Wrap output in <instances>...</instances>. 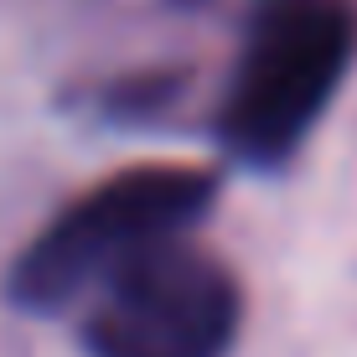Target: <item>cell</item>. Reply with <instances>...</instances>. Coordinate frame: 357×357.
Masks as SVG:
<instances>
[{
    "label": "cell",
    "mask_w": 357,
    "mask_h": 357,
    "mask_svg": "<svg viewBox=\"0 0 357 357\" xmlns=\"http://www.w3.org/2000/svg\"><path fill=\"white\" fill-rule=\"evenodd\" d=\"M357 57L352 0H259L218 104L228 161L280 171L321 125Z\"/></svg>",
    "instance_id": "obj_1"
},
{
    "label": "cell",
    "mask_w": 357,
    "mask_h": 357,
    "mask_svg": "<svg viewBox=\"0 0 357 357\" xmlns=\"http://www.w3.org/2000/svg\"><path fill=\"white\" fill-rule=\"evenodd\" d=\"M218 202V176L202 166H130L73 197L6 275L10 305L31 316L68 311L135 254L187 238Z\"/></svg>",
    "instance_id": "obj_2"
},
{
    "label": "cell",
    "mask_w": 357,
    "mask_h": 357,
    "mask_svg": "<svg viewBox=\"0 0 357 357\" xmlns=\"http://www.w3.org/2000/svg\"><path fill=\"white\" fill-rule=\"evenodd\" d=\"M89 357H228L243 331V285L218 254L166 238L83 295Z\"/></svg>",
    "instance_id": "obj_3"
},
{
    "label": "cell",
    "mask_w": 357,
    "mask_h": 357,
    "mask_svg": "<svg viewBox=\"0 0 357 357\" xmlns=\"http://www.w3.org/2000/svg\"><path fill=\"white\" fill-rule=\"evenodd\" d=\"M166 6H181V10H192V6H207V0H166Z\"/></svg>",
    "instance_id": "obj_4"
}]
</instances>
